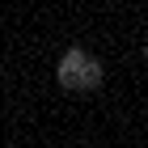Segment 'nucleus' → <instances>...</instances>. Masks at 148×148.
I'll use <instances>...</instances> for the list:
<instances>
[{
    "instance_id": "1",
    "label": "nucleus",
    "mask_w": 148,
    "mask_h": 148,
    "mask_svg": "<svg viewBox=\"0 0 148 148\" xmlns=\"http://www.w3.org/2000/svg\"><path fill=\"white\" fill-rule=\"evenodd\" d=\"M55 80H59V89H68V93H97L102 80H106V68H102V59L93 51L68 47L55 59Z\"/></svg>"
}]
</instances>
